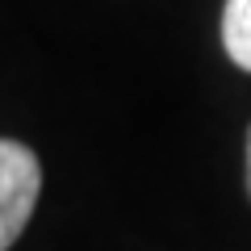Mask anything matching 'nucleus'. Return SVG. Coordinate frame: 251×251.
I'll return each mask as SVG.
<instances>
[{
  "label": "nucleus",
  "instance_id": "7ed1b4c3",
  "mask_svg": "<svg viewBox=\"0 0 251 251\" xmlns=\"http://www.w3.org/2000/svg\"><path fill=\"white\" fill-rule=\"evenodd\" d=\"M243 184H247V201H251V126H247V143H243Z\"/></svg>",
  "mask_w": 251,
  "mask_h": 251
},
{
  "label": "nucleus",
  "instance_id": "f257e3e1",
  "mask_svg": "<svg viewBox=\"0 0 251 251\" xmlns=\"http://www.w3.org/2000/svg\"><path fill=\"white\" fill-rule=\"evenodd\" d=\"M42 197V163L17 138H0V251L25 234Z\"/></svg>",
  "mask_w": 251,
  "mask_h": 251
},
{
  "label": "nucleus",
  "instance_id": "f03ea898",
  "mask_svg": "<svg viewBox=\"0 0 251 251\" xmlns=\"http://www.w3.org/2000/svg\"><path fill=\"white\" fill-rule=\"evenodd\" d=\"M222 50L239 72L251 75V0L222 4Z\"/></svg>",
  "mask_w": 251,
  "mask_h": 251
}]
</instances>
